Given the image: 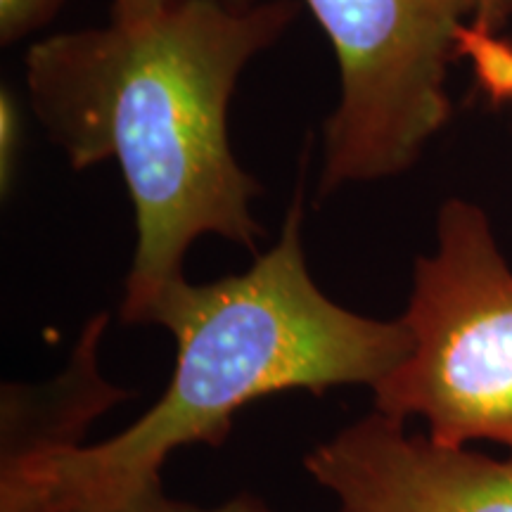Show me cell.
Masks as SVG:
<instances>
[{
	"instance_id": "cell-1",
	"label": "cell",
	"mask_w": 512,
	"mask_h": 512,
	"mask_svg": "<svg viewBox=\"0 0 512 512\" xmlns=\"http://www.w3.org/2000/svg\"><path fill=\"white\" fill-rule=\"evenodd\" d=\"M294 0H176L138 24L110 22L41 38L29 48L34 114L74 171L114 159L136 211V254L121 320L147 325L185 280V254L204 235L256 252L261 185L228 140L240 74L290 29Z\"/></svg>"
},
{
	"instance_id": "cell-2",
	"label": "cell",
	"mask_w": 512,
	"mask_h": 512,
	"mask_svg": "<svg viewBox=\"0 0 512 512\" xmlns=\"http://www.w3.org/2000/svg\"><path fill=\"white\" fill-rule=\"evenodd\" d=\"M304 190L278 240L247 271L164 294L147 325L176 339V366L150 411L114 437L83 444L12 479H0V512H69L162 486L178 448L221 446L249 403L283 392L377 387L411 351L401 318L354 313L325 294L306 266Z\"/></svg>"
},
{
	"instance_id": "cell-3",
	"label": "cell",
	"mask_w": 512,
	"mask_h": 512,
	"mask_svg": "<svg viewBox=\"0 0 512 512\" xmlns=\"http://www.w3.org/2000/svg\"><path fill=\"white\" fill-rule=\"evenodd\" d=\"M401 320L411 351L373 387L375 411L418 418L441 444L491 441L512 456V268L477 204H441L437 249L415 259Z\"/></svg>"
},
{
	"instance_id": "cell-4",
	"label": "cell",
	"mask_w": 512,
	"mask_h": 512,
	"mask_svg": "<svg viewBox=\"0 0 512 512\" xmlns=\"http://www.w3.org/2000/svg\"><path fill=\"white\" fill-rule=\"evenodd\" d=\"M335 50L342 98L325 121L318 197L399 176L451 119L448 67L472 0H304Z\"/></svg>"
},
{
	"instance_id": "cell-5",
	"label": "cell",
	"mask_w": 512,
	"mask_h": 512,
	"mask_svg": "<svg viewBox=\"0 0 512 512\" xmlns=\"http://www.w3.org/2000/svg\"><path fill=\"white\" fill-rule=\"evenodd\" d=\"M337 512H512V456L451 446L370 411L304 458Z\"/></svg>"
},
{
	"instance_id": "cell-6",
	"label": "cell",
	"mask_w": 512,
	"mask_h": 512,
	"mask_svg": "<svg viewBox=\"0 0 512 512\" xmlns=\"http://www.w3.org/2000/svg\"><path fill=\"white\" fill-rule=\"evenodd\" d=\"M107 313L91 318L69 358V366L43 384H5L0 401V479L86 444L88 427L126 399L121 387L105 380L98 347Z\"/></svg>"
},
{
	"instance_id": "cell-7",
	"label": "cell",
	"mask_w": 512,
	"mask_h": 512,
	"mask_svg": "<svg viewBox=\"0 0 512 512\" xmlns=\"http://www.w3.org/2000/svg\"><path fill=\"white\" fill-rule=\"evenodd\" d=\"M456 46L458 57L472 64L484 98L494 107L512 102V43L508 38L465 22L456 31Z\"/></svg>"
},
{
	"instance_id": "cell-8",
	"label": "cell",
	"mask_w": 512,
	"mask_h": 512,
	"mask_svg": "<svg viewBox=\"0 0 512 512\" xmlns=\"http://www.w3.org/2000/svg\"><path fill=\"white\" fill-rule=\"evenodd\" d=\"M69 512H273L259 496L240 494L230 498L228 503L219 508H197V505L174 501L164 494L162 486L157 489L143 491V494L124 498V501H114L105 505H91V508H79Z\"/></svg>"
},
{
	"instance_id": "cell-9",
	"label": "cell",
	"mask_w": 512,
	"mask_h": 512,
	"mask_svg": "<svg viewBox=\"0 0 512 512\" xmlns=\"http://www.w3.org/2000/svg\"><path fill=\"white\" fill-rule=\"evenodd\" d=\"M67 0H0V43L12 46L53 22Z\"/></svg>"
},
{
	"instance_id": "cell-10",
	"label": "cell",
	"mask_w": 512,
	"mask_h": 512,
	"mask_svg": "<svg viewBox=\"0 0 512 512\" xmlns=\"http://www.w3.org/2000/svg\"><path fill=\"white\" fill-rule=\"evenodd\" d=\"M19 140H22V117L12 91L3 88L0 93V188L8 195L15 185Z\"/></svg>"
},
{
	"instance_id": "cell-11",
	"label": "cell",
	"mask_w": 512,
	"mask_h": 512,
	"mask_svg": "<svg viewBox=\"0 0 512 512\" xmlns=\"http://www.w3.org/2000/svg\"><path fill=\"white\" fill-rule=\"evenodd\" d=\"M176 0H112V22L138 24L169 8ZM226 3H254V0H226Z\"/></svg>"
},
{
	"instance_id": "cell-12",
	"label": "cell",
	"mask_w": 512,
	"mask_h": 512,
	"mask_svg": "<svg viewBox=\"0 0 512 512\" xmlns=\"http://www.w3.org/2000/svg\"><path fill=\"white\" fill-rule=\"evenodd\" d=\"M486 31H501L512 22V0H472V19Z\"/></svg>"
}]
</instances>
